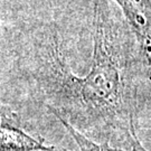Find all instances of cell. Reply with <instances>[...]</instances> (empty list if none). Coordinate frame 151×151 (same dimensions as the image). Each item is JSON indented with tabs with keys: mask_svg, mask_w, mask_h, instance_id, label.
<instances>
[{
	"mask_svg": "<svg viewBox=\"0 0 151 151\" xmlns=\"http://www.w3.org/2000/svg\"><path fill=\"white\" fill-rule=\"evenodd\" d=\"M93 60L85 76H76L62 57L55 36L45 46L40 68L44 90L56 118L82 125L111 123L125 114L124 81L106 9L94 12Z\"/></svg>",
	"mask_w": 151,
	"mask_h": 151,
	"instance_id": "cell-1",
	"label": "cell"
},
{
	"mask_svg": "<svg viewBox=\"0 0 151 151\" xmlns=\"http://www.w3.org/2000/svg\"><path fill=\"white\" fill-rule=\"evenodd\" d=\"M121 7L151 70V0H114Z\"/></svg>",
	"mask_w": 151,
	"mask_h": 151,
	"instance_id": "cell-2",
	"label": "cell"
},
{
	"mask_svg": "<svg viewBox=\"0 0 151 151\" xmlns=\"http://www.w3.org/2000/svg\"><path fill=\"white\" fill-rule=\"evenodd\" d=\"M0 151H55L6 119L0 108Z\"/></svg>",
	"mask_w": 151,
	"mask_h": 151,
	"instance_id": "cell-3",
	"label": "cell"
},
{
	"mask_svg": "<svg viewBox=\"0 0 151 151\" xmlns=\"http://www.w3.org/2000/svg\"><path fill=\"white\" fill-rule=\"evenodd\" d=\"M57 119L60 120V123L64 125L66 130L68 131V133L73 137V139L75 140V142L77 143V146H78L81 151H148L145 147L142 146V143L138 139L133 123L131 124V127H130V148L129 149H120V148H112V147H109L106 145L96 143L95 141L88 139L87 137H85L80 131H77L73 125H70L65 120L60 119V118H57Z\"/></svg>",
	"mask_w": 151,
	"mask_h": 151,
	"instance_id": "cell-4",
	"label": "cell"
}]
</instances>
